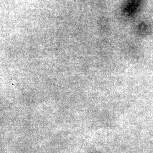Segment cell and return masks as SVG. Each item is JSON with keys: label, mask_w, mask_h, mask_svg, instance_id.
I'll list each match as a JSON object with an SVG mask.
<instances>
[{"label": "cell", "mask_w": 153, "mask_h": 153, "mask_svg": "<svg viewBox=\"0 0 153 153\" xmlns=\"http://www.w3.org/2000/svg\"><path fill=\"white\" fill-rule=\"evenodd\" d=\"M143 0H126L123 6L122 10L128 16H134L139 10Z\"/></svg>", "instance_id": "cell-1"}]
</instances>
